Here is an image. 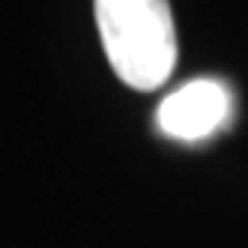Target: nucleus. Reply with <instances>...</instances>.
<instances>
[{
    "label": "nucleus",
    "mask_w": 248,
    "mask_h": 248,
    "mask_svg": "<svg viewBox=\"0 0 248 248\" xmlns=\"http://www.w3.org/2000/svg\"><path fill=\"white\" fill-rule=\"evenodd\" d=\"M230 117V90L221 81L198 78L165 96L155 111V123L168 138L201 140L218 132Z\"/></svg>",
    "instance_id": "nucleus-2"
},
{
    "label": "nucleus",
    "mask_w": 248,
    "mask_h": 248,
    "mask_svg": "<svg viewBox=\"0 0 248 248\" xmlns=\"http://www.w3.org/2000/svg\"><path fill=\"white\" fill-rule=\"evenodd\" d=\"M102 48L132 90H158L176 66V27L168 0H93Z\"/></svg>",
    "instance_id": "nucleus-1"
}]
</instances>
